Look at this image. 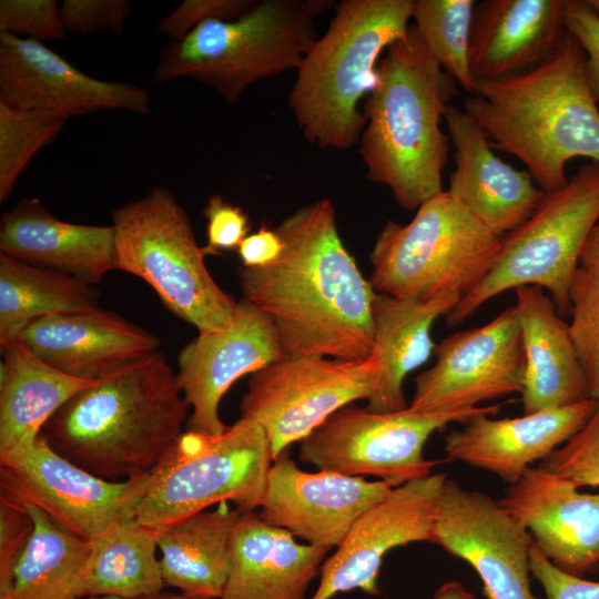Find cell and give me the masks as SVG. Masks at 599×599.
Listing matches in <instances>:
<instances>
[{"label":"cell","mask_w":599,"mask_h":599,"mask_svg":"<svg viewBox=\"0 0 599 599\" xmlns=\"http://www.w3.org/2000/svg\"><path fill=\"white\" fill-rule=\"evenodd\" d=\"M272 264L240 267L244 298L273 324L286 356L367 359L374 349L376 291L341 240L324 197L285 217Z\"/></svg>","instance_id":"1"},{"label":"cell","mask_w":599,"mask_h":599,"mask_svg":"<svg viewBox=\"0 0 599 599\" xmlns=\"http://www.w3.org/2000/svg\"><path fill=\"white\" fill-rule=\"evenodd\" d=\"M463 110L493 146L512 154L545 192L567 183L575 158L599 164V109L586 73V55L566 31L540 64L525 72L476 80Z\"/></svg>","instance_id":"2"},{"label":"cell","mask_w":599,"mask_h":599,"mask_svg":"<svg viewBox=\"0 0 599 599\" xmlns=\"http://www.w3.org/2000/svg\"><path fill=\"white\" fill-rule=\"evenodd\" d=\"M189 408L176 373L154 352L75 394L40 436L84 470L128 480L153 471L183 434Z\"/></svg>","instance_id":"3"},{"label":"cell","mask_w":599,"mask_h":599,"mask_svg":"<svg viewBox=\"0 0 599 599\" xmlns=\"http://www.w3.org/2000/svg\"><path fill=\"white\" fill-rule=\"evenodd\" d=\"M368 94L358 153L366 177L387 186L406 211L443 190L449 136L440 126L457 93L456 82L429 52L418 30L390 44L377 65Z\"/></svg>","instance_id":"4"},{"label":"cell","mask_w":599,"mask_h":599,"mask_svg":"<svg viewBox=\"0 0 599 599\" xmlns=\"http://www.w3.org/2000/svg\"><path fill=\"white\" fill-rule=\"evenodd\" d=\"M414 0H342L327 31L300 67L288 105L304 138L321 149L359 143L366 119L358 103L378 83L384 50L403 38Z\"/></svg>","instance_id":"5"},{"label":"cell","mask_w":599,"mask_h":599,"mask_svg":"<svg viewBox=\"0 0 599 599\" xmlns=\"http://www.w3.org/2000/svg\"><path fill=\"white\" fill-rule=\"evenodd\" d=\"M332 0H257L236 20H207L172 40L160 53L153 78H189L235 104L254 82L300 67L316 40L315 20Z\"/></svg>","instance_id":"6"},{"label":"cell","mask_w":599,"mask_h":599,"mask_svg":"<svg viewBox=\"0 0 599 599\" xmlns=\"http://www.w3.org/2000/svg\"><path fill=\"white\" fill-rule=\"evenodd\" d=\"M500 247V236L441 191L409 223L386 221L369 254V281L396 298H461L490 272Z\"/></svg>","instance_id":"7"},{"label":"cell","mask_w":599,"mask_h":599,"mask_svg":"<svg viewBox=\"0 0 599 599\" xmlns=\"http://www.w3.org/2000/svg\"><path fill=\"white\" fill-rule=\"evenodd\" d=\"M112 227L114 270L142 278L199 333L230 325L237 302L211 276L187 213L167 189L154 186L115 209Z\"/></svg>","instance_id":"8"},{"label":"cell","mask_w":599,"mask_h":599,"mask_svg":"<svg viewBox=\"0 0 599 599\" xmlns=\"http://www.w3.org/2000/svg\"><path fill=\"white\" fill-rule=\"evenodd\" d=\"M598 221L599 164L592 162L559 190L545 193L531 215L501 237L493 268L459 300L446 323L455 326L495 296L520 286L548 291L561 316L570 312V287Z\"/></svg>","instance_id":"9"},{"label":"cell","mask_w":599,"mask_h":599,"mask_svg":"<svg viewBox=\"0 0 599 599\" xmlns=\"http://www.w3.org/2000/svg\"><path fill=\"white\" fill-rule=\"evenodd\" d=\"M272 464L268 438L255 422L240 418L217 435L183 432L150 474L134 519L155 530L223 501L254 511Z\"/></svg>","instance_id":"10"},{"label":"cell","mask_w":599,"mask_h":599,"mask_svg":"<svg viewBox=\"0 0 599 599\" xmlns=\"http://www.w3.org/2000/svg\"><path fill=\"white\" fill-rule=\"evenodd\" d=\"M500 405L469 409L416 413L406 408L373 413L349 404L301 441L300 459L319 470L348 476L370 475L393 488L426 477L439 461L424 457L429 436L448 424L476 415H496Z\"/></svg>","instance_id":"11"},{"label":"cell","mask_w":599,"mask_h":599,"mask_svg":"<svg viewBox=\"0 0 599 599\" xmlns=\"http://www.w3.org/2000/svg\"><path fill=\"white\" fill-rule=\"evenodd\" d=\"M380 377L377 354L364 361L286 356L252 374L241 402V418L265 432L273 461L329 416L368 400Z\"/></svg>","instance_id":"12"},{"label":"cell","mask_w":599,"mask_h":599,"mask_svg":"<svg viewBox=\"0 0 599 599\" xmlns=\"http://www.w3.org/2000/svg\"><path fill=\"white\" fill-rule=\"evenodd\" d=\"M150 474L112 481L55 453L40 436L22 458L0 464V496L41 509L57 525L92 542L133 519Z\"/></svg>","instance_id":"13"},{"label":"cell","mask_w":599,"mask_h":599,"mask_svg":"<svg viewBox=\"0 0 599 599\" xmlns=\"http://www.w3.org/2000/svg\"><path fill=\"white\" fill-rule=\"evenodd\" d=\"M434 353L435 364L415 378L413 412L469 409L522 390L526 361L515 305L480 327L446 337Z\"/></svg>","instance_id":"14"},{"label":"cell","mask_w":599,"mask_h":599,"mask_svg":"<svg viewBox=\"0 0 599 599\" xmlns=\"http://www.w3.org/2000/svg\"><path fill=\"white\" fill-rule=\"evenodd\" d=\"M430 542L470 565L487 599H540L531 590L532 538L488 494L447 478Z\"/></svg>","instance_id":"15"},{"label":"cell","mask_w":599,"mask_h":599,"mask_svg":"<svg viewBox=\"0 0 599 599\" xmlns=\"http://www.w3.org/2000/svg\"><path fill=\"white\" fill-rule=\"evenodd\" d=\"M446 479L441 473L413 479L392 488L367 509L324 561L318 588L311 599H331L354 589L379 595L377 579L385 555L410 542L430 541Z\"/></svg>","instance_id":"16"},{"label":"cell","mask_w":599,"mask_h":599,"mask_svg":"<svg viewBox=\"0 0 599 599\" xmlns=\"http://www.w3.org/2000/svg\"><path fill=\"white\" fill-rule=\"evenodd\" d=\"M0 100L69 120L99 111L150 112L139 85L81 72L38 40L0 33Z\"/></svg>","instance_id":"17"},{"label":"cell","mask_w":599,"mask_h":599,"mask_svg":"<svg viewBox=\"0 0 599 599\" xmlns=\"http://www.w3.org/2000/svg\"><path fill=\"white\" fill-rule=\"evenodd\" d=\"M286 357L270 318L246 298L222 331L199 333L179 353L176 379L192 409L190 429L222 434L224 394L241 377Z\"/></svg>","instance_id":"18"},{"label":"cell","mask_w":599,"mask_h":599,"mask_svg":"<svg viewBox=\"0 0 599 599\" xmlns=\"http://www.w3.org/2000/svg\"><path fill=\"white\" fill-rule=\"evenodd\" d=\"M392 488L383 480L327 470L304 471L285 450L268 470L258 515L308 545L329 550Z\"/></svg>","instance_id":"19"},{"label":"cell","mask_w":599,"mask_h":599,"mask_svg":"<svg viewBox=\"0 0 599 599\" xmlns=\"http://www.w3.org/2000/svg\"><path fill=\"white\" fill-rule=\"evenodd\" d=\"M497 501L558 569L579 577L599 569V494L580 493L569 479L538 466Z\"/></svg>","instance_id":"20"},{"label":"cell","mask_w":599,"mask_h":599,"mask_svg":"<svg viewBox=\"0 0 599 599\" xmlns=\"http://www.w3.org/2000/svg\"><path fill=\"white\" fill-rule=\"evenodd\" d=\"M444 120L456 163L447 192L502 237L531 215L545 192L528 171L512 167L493 152L480 125L463 109L450 104Z\"/></svg>","instance_id":"21"},{"label":"cell","mask_w":599,"mask_h":599,"mask_svg":"<svg viewBox=\"0 0 599 599\" xmlns=\"http://www.w3.org/2000/svg\"><path fill=\"white\" fill-rule=\"evenodd\" d=\"M598 399L514 418L481 414L467 419L445 437L449 460L489 471L511 485L536 460H544L570 439L593 413Z\"/></svg>","instance_id":"22"},{"label":"cell","mask_w":599,"mask_h":599,"mask_svg":"<svg viewBox=\"0 0 599 599\" xmlns=\"http://www.w3.org/2000/svg\"><path fill=\"white\" fill-rule=\"evenodd\" d=\"M16 339L49 366L88 380L102 379L160 346L151 333L99 307L37 319Z\"/></svg>","instance_id":"23"},{"label":"cell","mask_w":599,"mask_h":599,"mask_svg":"<svg viewBox=\"0 0 599 599\" xmlns=\"http://www.w3.org/2000/svg\"><path fill=\"white\" fill-rule=\"evenodd\" d=\"M565 0H485L475 6L469 64L474 80L508 78L540 64L566 33Z\"/></svg>","instance_id":"24"},{"label":"cell","mask_w":599,"mask_h":599,"mask_svg":"<svg viewBox=\"0 0 599 599\" xmlns=\"http://www.w3.org/2000/svg\"><path fill=\"white\" fill-rule=\"evenodd\" d=\"M327 549L300 544L254 511H241L222 599H306Z\"/></svg>","instance_id":"25"},{"label":"cell","mask_w":599,"mask_h":599,"mask_svg":"<svg viewBox=\"0 0 599 599\" xmlns=\"http://www.w3.org/2000/svg\"><path fill=\"white\" fill-rule=\"evenodd\" d=\"M0 253L70 274L90 284L114 270L113 227L74 224L52 215L39 199H20L0 221Z\"/></svg>","instance_id":"26"},{"label":"cell","mask_w":599,"mask_h":599,"mask_svg":"<svg viewBox=\"0 0 599 599\" xmlns=\"http://www.w3.org/2000/svg\"><path fill=\"white\" fill-rule=\"evenodd\" d=\"M515 294L526 361L520 393L524 414L591 398L569 324L551 297L537 286L517 287Z\"/></svg>","instance_id":"27"},{"label":"cell","mask_w":599,"mask_h":599,"mask_svg":"<svg viewBox=\"0 0 599 599\" xmlns=\"http://www.w3.org/2000/svg\"><path fill=\"white\" fill-rule=\"evenodd\" d=\"M1 349L0 464H8L26 456L55 412L98 380L49 366L18 339Z\"/></svg>","instance_id":"28"},{"label":"cell","mask_w":599,"mask_h":599,"mask_svg":"<svg viewBox=\"0 0 599 599\" xmlns=\"http://www.w3.org/2000/svg\"><path fill=\"white\" fill-rule=\"evenodd\" d=\"M459 300V296L449 295L418 301L376 293L373 351L379 358L380 377L367 400L369 412L394 413L408 408L403 382L429 358L435 348L430 337L434 322L446 316Z\"/></svg>","instance_id":"29"},{"label":"cell","mask_w":599,"mask_h":599,"mask_svg":"<svg viewBox=\"0 0 599 599\" xmlns=\"http://www.w3.org/2000/svg\"><path fill=\"white\" fill-rule=\"evenodd\" d=\"M241 511L223 501L155 529L165 585L189 596L222 599L229 577L231 539Z\"/></svg>","instance_id":"30"},{"label":"cell","mask_w":599,"mask_h":599,"mask_svg":"<svg viewBox=\"0 0 599 599\" xmlns=\"http://www.w3.org/2000/svg\"><path fill=\"white\" fill-rule=\"evenodd\" d=\"M158 550L154 529L134 518L114 526L91 542L79 598H158L165 586Z\"/></svg>","instance_id":"31"},{"label":"cell","mask_w":599,"mask_h":599,"mask_svg":"<svg viewBox=\"0 0 599 599\" xmlns=\"http://www.w3.org/2000/svg\"><path fill=\"white\" fill-rule=\"evenodd\" d=\"M97 302L92 284L0 253L1 348L37 319L95 308Z\"/></svg>","instance_id":"32"},{"label":"cell","mask_w":599,"mask_h":599,"mask_svg":"<svg viewBox=\"0 0 599 599\" xmlns=\"http://www.w3.org/2000/svg\"><path fill=\"white\" fill-rule=\"evenodd\" d=\"M33 529L0 599H80L78 587L91 542L64 530L35 506H24Z\"/></svg>","instance_id":"33"},{"label":"cell","mask_w":599,"mask_h":599,"mask_svg":"<svg viewBox=\"0 0 599 599\" xmlns=\"http://www.w3.org/2000/svg\"><path fill=\"white\" fill-rule=\"evenodd\" d=\"M475 6L473 0H417L413 13L429 52L469 95L475 83L469 64Z\"/></svg>","instance_id":"34"},{"label":"cell","mask_w":599,"mask_h":599,"mask_svg":"<svg viewBox=\"0 0 599 599\" xmlns=\"http://www.w3.org/2000/svg\"><path fill=\"white\" fill-rule=\"evenodd\" d=\"M65 118L0 100V202L11 195L32 158L62 130Z\"/></svg>","instance_id":"35"},{"label":"cell","mask_w":599,"mask_h":599,"mask_svg":"<svg viewBox=\"0 0 599 599\" xmlns=\"http://www.w3.org/2000/svg\"><path fill=\"white\" fill-rule=\"evenodd\" d=\"M570 336L586 376L589 395L599 400V278L577 270L570 293Z\"/></svg>","instance_id":"36"},{"label":"cell","mask_w":599,"mask_h":599,"mask_svg":"<svg viewBox=\"0 0 599 599\" xmlns=\"http://www.w3.org/2000/svg\"><path fill=\"white\" fill-rule=\"evenodd\" d=\"M539 467L569 479L578 488L599 487V400L585 425Z\"/></svg>","instance_id":"37"},{"label":"cell","mask_w":599,"mask_h":599,"mask_svg":"<svg viewBox=\"0 0 599 599\" xmlns=\"http://www.w3.org/2000/svg\"><path fill=\"white\" fill-rule=\"evenodd\" d=\"M61 9L54 0H1L0 33L34 40H63Z\"/></svg>","instance_id":"38"},{"label":"cell","mask_w":599,"mask_h":599,"mask_svg":"<svg viewBox=\"0 0 599 599\" xmlns=\"http://www.w3.org/2000/svg\"><path fill=\"white\" fill-rule=\"evenodd\" d=\"M60 9L67 32L85 35L109 31L120 34L132 3L129 0H64Z\"/></svg>","instance_id":"39"},{"label":"cell","mask_w":599,"mask_h":599,"mask_svg":"<svg viewBox=\"0 0 599 599\" xmlns=\"http://www.w3.org/2000/svg\"><path fill=\"white\" fill-rule=\"evenodd\" d=\"M256 3L257 0H185L159 21L158 32L171 41L177 40L207 20H236Z\"/></svg>","instance_id":"40"},{"label":"cell","mask_w":599,"mask_h":599,"mask_svg":"<svg viewBox=\"0 0 599 599\" xmlns=\"http://www.w3.org/2000/svg\"><path fill=\"white\" fill-rule=\"evenodd\" d=\"M203 214L207 221L205 255H219L222 251L237 250L248 235L250 221L245 211L220 194L211 195Z\"/></svg>","instance_id":"41"},{"label":"cell","mask_w":599,"mask_h":599,"mask_svg":"<svg viewBox=\"0 0 599 599\" xmlns=\"http://www.w3.org/2000/svg\"><path fill=\"white\" fill-rule=\"evenodd\" d=\"M32 529L27 508L0 496V597L10 589L14 565Z\"/></svg>","instance_id":"42"},{"label":"cell","mask_w":599,"mask_h":599,"mask_svg":"<svg viewBox=\"0 0 599 599\" xmlns=\"http://www.w3.org/2000/svg\"><path fill=\"white\" fill-rule=\"evenodd\" d=\"M564 26L585 52L588 83L599 102V17L585 1L565 0Z\"/></svg>","instance_id":"43"},{"label":"cell","mask_w":599,"mask_h":599,"mask_svg":"<svg viewBox=\"0 0 599 599\" xmlns=\"http://www.w3.org/2000/svg\"><path fill=\"white\" fill-rule=\"evenodd\" d=\"M531 575L541 585L546 599H599V581L558 569L535 546L529 551Z\"/></svg>","instance_id":"44"},{"label":"cell","mask_w":599,"mask_h":599,"mask_svg":"<svg viewBox=\"0 0 599 599\" xmlns=\"http://www.w3.org/2000/svg\"><path fill=\"white\" fill-rule=\"evenodd\" d=\"M283 251V242L275 229L262 225L248 234L237 248L244 267H263L275 262Z\"/></svg>","instance_id":"45"},{"label":"cell","mask_w":599,"mask_h":599,"mask_svg":"<svg viewBox=\"0 0 599 599\" xmlns=\"http://www.w3.org/2000/svg\"><path fill=\"white\" fill-rule=\"evenodd\" d=\"M580 267L599 278V221L591 229L581 255Z\"/></svg>","instance_id":"46"},{"label":"cell","mask_w":599,"mask_h":599,"mask_svg":"<svg viewBox=\"0 0 599 599\" xmlns=\"http://www.w3.org/2000/svg\"><path fill=\"white\" fill-rule=\"evenodd\" d=\"M430 599H476L459 581L443 583Z\"/></svg>","instance_id":"47"},{"label":"cell","mask_w":599,"mask_h":599,"mask_svg":"<svg viewBox=\"0 0 599 599\" xmlns=\"http://www.w3.org/2000/svg\"><path fill=\"white\" fill-rule=\"evenodd\" d=\"M159 599H205V598H197V597L189 596L185 593H179V595L166 596Z\"/></svg>","instance_id":"48"},{"label":"cell","mask_w":599,"mask_h":599,"mask_svg":"<svg viewBox=\"0 0 599 599\" xmlns=\"http://www.w3.org/2000/svg\"><path fill=\"white\" fill-rule=\"evenodd\" d=\"M599 17V0H586L585 1Z\"/></svg>","instance_id":"49"},{"label":"cell","mask_w":599,"mask_h":599,"mask_svg":"<svg viewBox=\"0 0 599 599\" xmlns=\"http://www.w3.org/2000/svg\"><path fill=\"white\" fill-rule=\"evenodd\" d=\"M84 599H124V598H116V597H90ZM142 599H159V598H142Z\"/></svg>","instance_id":"50"}]
</instances>
